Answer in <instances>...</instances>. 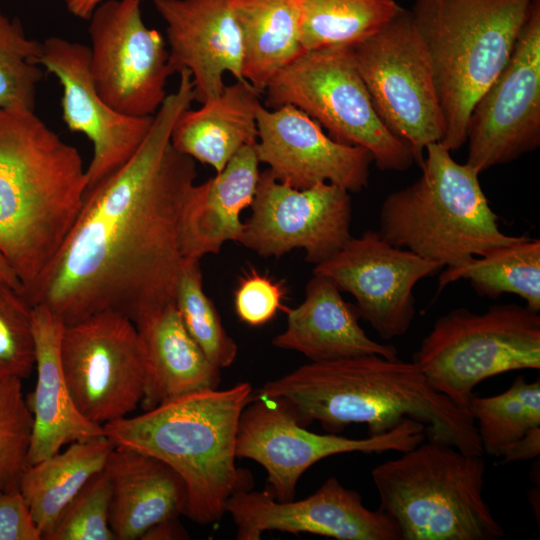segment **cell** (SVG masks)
<instances>
[{
    "label": "cell",
    "mask_w": 540,
    "mask_h": 540,
    "mask_svg": "<svg viewBox=\"0 0 540 540\" xmlns=\"http://www.w3.org/2000/svg\"><path fill=\"white\" fill-rule=\"evenodd\" d=\"M134 155L87 190L82 207L46 268L22 293L64 325L114 311L134 324L175 303L184 260L181 218L195 184V160L171 143L173 126L194 100L180 73Z\"/></svg>",
    "instance_id": "obj_1"
},
{
    "label": "cell",
    "mask_w": 540,
    "mask_h": 540,
    "mask_svg": "<svg viewBox=\"0 0 540 540\" xmlns=\"http://www.w3.org/2000/svg\"><path fill=\"white\" fill-rule=\"evenodd\" d=\"M253 398L281 400L302 426L317 421L334 434L364 424L368 436L381 435L410 418L424 426L428 441L484 454L469 409L437 391L416 363L398 357L310 362L267 382Z\"/></svg>",
    "instance_id": "obj_2"
},
{
    "label": "cell",
    "mask_w": 540,
    "mask_h": 540,
    "mask_svg": "<svg viewBox=\"0 0 540 540\" xmlns=\"http://www.w3.org/2000/svg\"><path fill=\"white\" fill-rule=\"evenodd\" d=\"M86 169L35 111L0 109V251L22 289L55 256L84 202Z\"/></svg>",
    "instance_id": "obj_3"
},
{
    "label": "cell",
    "mask_w": 540,
    "mask_h": 540,
    "mask_svg": "<svg viewBox=\"0 0 540 540\" xmlns=\"http://www.w3.org/2000/svg\"><path fill=\"white\" fill-rule=\"evenodd\" d=\"M248 382L224 390H205L162 403L143 414L103 425L115 446L152 455L183 479L185 514L199 524L219 521L226 503L245 488L236 467L240 416L253 399Z\"/></svg>",
    "instance_id": "obj_4"
},
{
    "label": "cell",
    "mask_w": 540,
    "mask_h": 540,
    "mask_svg": "<svg viewBox=\"0 0 540 540\" xmlns=\"http://www.w3.org/2000/svg\"><path fill=\"white\" fill-rule=\"evenodd\" d=\"M536 1L414 0L445 119L440 144L450 152L466 143L472 108L507 64Z\"/></svg>",
    "instance_id": "obj_5"
},
{
    "label": "cell",
    "mask_w": 540,
    "mask_h": 540,
    "mask_svg": "<svg viewBox=\"0 0 540 540\" xmlns=\"http://www.w3.org/2000/svg\"><path fill=\"white\" fill-rule=\"evenodd\" d=\"M419 167V178L381 205L378 231L389 243L452 267L523 237L501 231L480 174L440 143L426 147Z\"/></svg>",
    "instance_id": "obj_6"
},
{
    "label": "cell",
    "mask_w": 540,
    "mask_h": 540,
    "mask_svg": "<svg viewBox=\"0 0 540 540\" xmlns=\"http://www.w3.org/2000/svg\"><path fill=\"white\" fill-rule=\"evenodd\" d=\"M485 462L428 441L377 465L379 510L401 540H494L504 535L483 498Z\"/></svg>",
    "instance_id": "obj_7"
},
{
    "label": "cell",
    "mask_w": 540,
    "mask_h": 540,
    "mask_svg": "<svg viewBox=\"0 0 540 540\" xmlns=\"http://www.w3.org/2000/svg\"><path fill=\"white\" fill-rule=\"evenodd\" d=\"M412 361L437 391L468 408L483 380L540 368V315L512 303L483 313L453 309L435 321Z\"/></svg>",
    "instance_id": "obj_8"
},
{
    "label": "cell",
    "mask_w": 540,
    "mask_h": 540,
    "mask_svg": "<svg viewBox=\"0 0 540 540\" xmlns=\"http://www.w3.org/2000/svg\"><path fill=\"white\" fill-rule=\"evenodd\" d=\"M266 105H291L328 131L335 141L367 149L380 170L405 171L411 150L376 113L350 46L302 51L268 83Z\"/></svg>",
    "instance_id": "obj_9"
},
{
    "label": "cell",
    "mask_w": 540,
    "mask_h": 540,
    "mask_svg": "<svg viewBox=\"0 0 540 540\" xmlns=\"http://www.w3.org/2000/svg\"><path fill=\"white\" fill-rule=\"evenodd\" d=\"M354 62L385 127L420 166L425 149L445 133L432 65L410 10L352 46Z\"/></svg>",
    "instance_id": "obj_10"
},
{
    "label": "cell",
    "mask_w": 540,
    "mask_h": 540,
    "mask_svg": "<svg viewBox=\"0 0 540 540\" xmlns=\"http://www.w3.org/2000/svg\"><path fill=\"white\" fill-rule=\"evenodd\" d=\"M425 437L424 426L410 418L384 434L363 439L317 434L299 424L281 400L253 398L240 416L236 455L259 463L267 473L266 490L286 502L295 498L297 483L306 470L324 458L351 452L402 453Z\"/></svg>",
    "instance_id": "obj_11"
},
{
    "label": "cell",
    "mask_w": 540,
    "mask_h": 540,
    "mask_svg": "<svg viewBox=\"0 0 540 540\" xmlns=\"http://www.w3.org/2000/svg\"><path fill=\"white\" fill-rule=\"evenodd\" d=\"M60 354L73 401L91 422L103 426L141 403L144 349L135 324L125 315L104 311L65 325Z\"/></svg>",
    "instance_id": "obj_12"
},
{
    "label": "cell",
    "mask_w": 540,
    "mask_h": 540,
    "mask_svg": "<svg viewBox=\"0 0 540 540\" xmlns=\"http://www.w3.org/2000/svg\"><path fill=\"white\" fill-rule=\"evenodd\" d=\"M142 0H103L89 17L90 73L102 99L117 112L154 116L172 75L162 34L142 18Z\"/></svg>",
    "instance_id": "obj_13"
},
{
    "label": "cell",
    "mask_w": 540,
    "mask_h": 540,
    "mask_svg": "<svg viewBox=\"0 0 540 540\" xmlns=\"http://www.w3.org/2000/svg\"><path fill=\"white\" fill-rule=\"evenodd\" d=\"M467 163L479 174L540 146V0L502 71L474 104Z\"/></svg>",
    "instance_id": "obj_14"
},
{
    "label": "cell",
    "mask_w": 540,
    "mask_h": 540,
    "mask_svg": "<svg viewBox=\"0 0 540 540\" xmlns=\"http://www.w3.org/2000/svg\"><path fill=\"white\" fill-rule=\"evenodd\" d=\"M238 243L262 257L304 249L314 265L327 260L350 239V193L331 183L296 189L267 169L260 173Z\"/></svg>",
    "instance_id": "obj_15"
},
{
    "label": "cell",
    "mask_w": 540,
    "mask_h": 540,
    "mask_svg": "<svg viewBox=\"0 0 540 540\" xmlns=\"http://www.w3.org/2000/svg\"><path fill=\"white\" fill-rule=\"evenodd\" d=\"M443 267L398 248L379 231L350 237L342 248L314 266L313 274L332 280L350 293L360 318L384 340L403 336L415 317L416 284Z\"/></svg>",
    "instance_id": "obj_16"
},
{
    "label": "cell",
    "mask_w": 540,
    "mask_h": 540,
    "mask_svg": "<svg viewBox=\"0 0 540 540\" xmlns=\"http://www.w3.org/2000/svg\"><path fill=\"white\" fill-rule=\"evenodd\" d=\"M238 540H258L266 531L310 533L338 540H401L397 525L381 510H370L362 497L328 478L301 500L280 502L267 490L242 489L226 503Z\"/></svg>",
    "instance_id": "obj_17"
},
{
    "label": "cell",
    "mask_w": 540,
    "mask_h": 540,
    "mask_svg": "<svg viewBox=\"0 0 540 540\" xmlns=\"http://www.w3.org/2000/svg\"><path fill=\"white\" fill-rule=\"evenodd\" d=\"M37 64L62 86V118L73 132L92 143L86 168L87 190L123 166L147 136L154 116L133 117L110 107L99 95L90 73L89 46L52 36L42 43Z\"/></svg>",
    "instance_id": "obj_18"
},
{
    "label": "cell",
    "mask_w": 540,
    "mask_h": 540,
    "mask_svg": "<svg viewBox=\"0 0 540 540\" xmlns=\"http://www.w3.org/2000/svg\"><path fill=\"white\" fill-rule=\"evenodd\" d=\"M255 150L280 182L296 189L331 183L349 193H358L369 183L372 154L361 146L333 140L304 112L291 105L257 114Z\"/></svg>",
    "instance_id": "obj_19"
},
{
    "label": "cell",
    "mask_w": 540,
    "mask_h": 540,
    "mask_svg": "<svg viewBox=\"0 0 540 540\" xmlns=\"http://www.w3.org/2000/svg\"><path fill=\"white\" fill-rule=\"evenodd\" d=\"M166 23L172 73L187 70L199 103L218 96L224 75L242 77L241 33L232 0H151Z\"/></svg>",
    "instance_id": "obj_20"
},
{
    "label": "cell",
    "mask_w": 540,
    "mask_h": 540,
    "mask_svg": "<svg viewBox=\"0 0 540 540\" xmlns=\"http://www.w3.org/2000/svg\"><path fill=\"white\" fill-rule=\"evenodd\" d=\"M37 380L27 398L32 414L28 465L58 453L74 441L103 435V426L85 418L68 388L61 363L64 323L44 305L32 307Z\"/></svg>",
    "instance_id": "obj_21"
},
{
    "label": "cell",
    "mask_w": 540,
    "mask_h": 540,
    "mask_svg": "<svg viewBox=\"0 0 540 540\" xmlns=\"http://www.w3.org/2000/svg\"><path fill=\"white\" fill-rule=\"evenodd\" d=\"M356 305L347 303L337 285L327 277L313 274L306 285L305 299L287 309L285 330L272 345L305 355L311 362H324L376 354L398 357L393 345L378 343L359 324Z\"/></svg>",
    "instance_id": "obj_22"
},
{
    "label": "cell",
    "mask_w": 540,
    "mask_h": 540,
    "mask_svg": "<svg viewBox=\"0 0 540 540\" xmlns=\"http://www.w3.org/2000/svg\"><path fill=\"white\" fill-rule=\"evenodd\" d=\"M104 471L111 485L110 527L116 540H136L154 525L185 514L183 479L160 459L114 446Z\"/></svg>",
    "instance_id": "obj_23"
},
{
    "label": "cell",
    "mask_w": 540,
    "mask_h": 540,
    "mask_svg": "<svg viewBox=\"0 0 540 540\" xmlns=\"http://www.w3.org/2000/svg\"><path fill=\"white\" fill-rule=\"evenodd\" d=\"M255 144L242 147L216 175L191 188L182 211L181 247L185 258L217 254L224 243L239 242L259 180Z\"/></svg>",
    "instance_id": "obj_24"
},
{
    "label": "cell",
    "mask_w": 540,
    "mask_h": 540,
    "mask_svg": "<svg viewBox=\"0 0 540 540\" xmlns=\"http://www.w3.org/2000/svg\"><path fill=\"white\" fill-rule=\"evenodd\" d=\"M135 326L146 363L140 403L144 411L187 394L218 388L220 368L188 333L175 303Z\"/></svg>",
    "instance_id": "obj_25"
},
{
    "label": "cell",
    "mask_w": 540,
    "mask_h": 540,
    "mask_svg": "<svg viewBox=\"0 0 540 540\" xmlns=\"http://www.w3.org/2000/svg\"><path fill=\"white\" fill-rule=\"evenodd\" d=\"M259 95L246 80L226 85L199 109L182 111L171 132L172 145L220 172L242 147L256 144Z\"/></svg>",
    "instance_id": "obj_26"
},
{
    "label": "cell",
    "mask_w": 540,
    "mask_h": 540,
    "mask_svg": "<svg viewBox=\"0 0 540 540\" xmlns=\"http://www.w3.org/2000/svg\"><path fill=\"white\" fill-rule=\"evenodd\" d=\"M114 446L105 434L78 440L65 450L25 468L18 489L42 540L68 503L104 469Z\"/></svg>",
    "instance_id": "obj_27"
},
{
    "label": "cell",
    "mask_w": 540,
    "mask_h": 540,
    "mask_svg": "<svg viewBox=\"0 0 540 540\" xmlns=\"http://www.w3.org/2000/svg\"><path fill=\"white\" fill-rule=\"evenodd\" d=\"M241 33L242 77L260 94L303 50L295 0H232Z\"/></svg>",
    "instance_id": "obj_28"
},
{
    "label": "cell",
    "mask_w": 540,
    "mask_h": 540,
    "mask_svg": "<svg viewBox=\"0 0 540 540\" xmlns=\"http://www.w3.org/2000/svg\"><path fill=\"white\" fill-rule=\"evenodd\" d=\"M468 280L481 297L503 294L521 297L529 309L540 312V240L521 239L489 249L457 266L447 267L438 280L439 290L446 285Z\"/></svg>",
    "instance_id": "obj_29"
},
{
    "label": "cell",
    "mask_w": 540,
    "mask_h": 540,
    "mask_svg": "<svg viewBox=\"0 0 540 540\" xmlns=\"http://www.w3.org/2000/svg\"><path fill=\"white\" fill-rule=\"evenodd\" d=\"M303 51L354 46L401 11L395 0H295Z\"/></svg>",
    "instance_id": "obj_30"
},
{
    "label": "cell",
    "mask_w": 540,
    "mask_h": 540,
    "mask_svg": "<svg viewBox=\"0 0 540 540\" xmlns=\"http://www.w3.org/2000/svg\"><path fill=\"white\" fill-rule=\"evenodd\" d=\"M468 409L474 419L483 452L501 457L507 446L540 426V380L515 378L504 392L472 396Z\"/></svg>",
    "instance_id": "obj_31"
},
{
    "label": "cell",
    "mask_w": 540,
    "mask_h": 540,
    "mask_svg": "<svg viewBox=\"0 0 540 540\" xmlns=\"http://www.w3.org/2000/svg\"><path fill=\"white\" fill-rule=\"evenodd\" d=\"M175 306L188 333L210 361L220 369L229 367L236 359L238 346L203 289L200 259L184 258Z\"/></svg>",
    "instance_id": "obj_32"
},
{
    "label": "cell",
    "mask_w": 540,
    "mask_h": 540,
    "mask_svg": "<svg viewBox=\"0 0 540 540\" xmlns=\"http://www.w3.org/2000/svg\"><path fill=\"white\" fill-rule=\"evenodd\" d=\"M41 51L42 43L26 36L19 19L0 11V109L35 111L44 77L37 64Z\"/></svg>",
    "instance_id": "obj_33"
},
{
    "label": "cell",
    "mask_w": 540,
    "mask_h": 540,
    "mask_svg": "<svg viewBox=\"0 0 540 540\" xmlns=\"http://www.w3.org/2000/svg\"><path fill=\"white\" fill-rule=\"evenodd\" d=\"M19 378H0V490L18 489L28 466L33 418Z\"/></svg>",
    "instance_id": "obj_34"
},
{
    "label": "cell",
    "mask_w": 540,
    "mask_h": 540,
    "mask_svg": "<svg viewBox=\"0 0 540 540\" xmlns=\"http://www.w3.org/2000/svg\"><path fill=\"white\" fill-rule=\"evenodd\" d=\"M32 307L21 289L0 283V378L22 380L35 367Z\"/></svg>",
    "instance_id": "obj_35"
},
{
    "label": "cell",
    "mask_w": 540,
    "mask_h": 540,
    "mask_svg": "<svg viewBox=\"0 0 540 540\" xmlns=\"http://www.w3.org/2000/svg\"><path fill=\"white\" fill-rule=\"evenodd\" d=\"M110 506L111 485L103 469L68 503L44 540H116Z\"/></svg>",
    "instance_id": "obj_36"
},
{
    "label": "cell",
    "mask_w": 540,
    "mask_h": 540,
    "mask_svg": "<svg viewBox=\"0 0 540 540\" xmlns=\"http://www.w3.org/2000/svg\"><path fill=\"white\" fill-rule=\"evenodd\" d=\"M284 286L255 269L239 279L234 292V309L239 320L253 327L270 322L283 308Z\"/></svg>",
    "instance_id": "obj_37"
},
{
    "label": "cell",
    "mask_w": 540,
    "mask_h": 540,
    "mask_svg": "<svg viewBox=\"0 0 540 540\" xmlns=\"http://www.w3.org/2000/svg\"><path fill=\"white\" fill-rule=\"evenodd\" d=\"M0 540H42L19 489L0 490Z\"/></svg>",
    "instance_id": "obj_38"
},
{
    "label": "cell",
    "mask_w": 540,
    "mask_h": 540,
    "mask_svg": "<svg viewBox=\"0 0 540 540\" xmlns=\"http://www.w3.org/2000/svg\"><path fill=\"white\" fill-rule=\"evenodd\" d=\"M540 454V426L532 428L522 438L505 448L501 464L536 458Z\"/></svg>",
    "instance_id": "obj_39"
},
{
    "label": "cell",
    "mask_w": 540,
    "mask_h": 540,
    "mask_svg": "<svg viewBox=\"0 0 540 540\" xmlns=\"http://www.w3.org/2000/svg\"><path fill=\"white\" fill-rule=\"evenodd\" d=\"M186 533L180 527L177 522V519H171L167 521L160 522L153 527H151L141 539L148 540H163V539H181L185 538Z\"/></svg>",
    "instance_id": "obj_40"
},
{
    "label": "cell",
    "mask_w": 540,
    "mask_h": 540,
    "mask_svg": "<svg viewBox=\"0 0 540 540\" xmlns=\"http://www.w3.org/2000/svg\"><path fill=\"white\" fill-rule=\"evenodd\" d=\"M103 0H71L67 3L68 10L76 17L89 19L93 10Z\"/></svg>",
    "instance_id": "obj_41"
},
{
    "label": "cell",
    "mask_w": 540,
    "mask_h": 540,
    "mask_svg": "<svg viewBox=\"0 0 540 540\" xmlns=\"http://www.w3.org/2000/svg\"><path fill=\"white\" fill-rule=\"evenodd\" d=\"M0 283H7L22 290V284L14 269L0 251Z\"/></svg>",
    "instance_id": "obj_42"
},
{
    "label": "cell",
    "mask_w": 540,
    "mask_h": 540,
    "mask_svg": "<svg viewBox=\"0 0 540 540\" xmlns=\"http://www.w3.org/2000/svg\"><path fill=\"white\" fill-rule=\"evenodd\" d=\"M63 1H65L66 3H69L71 0H63Z\"/></svg>",
    "instance_id": "obj_43"
}]
</instances>
